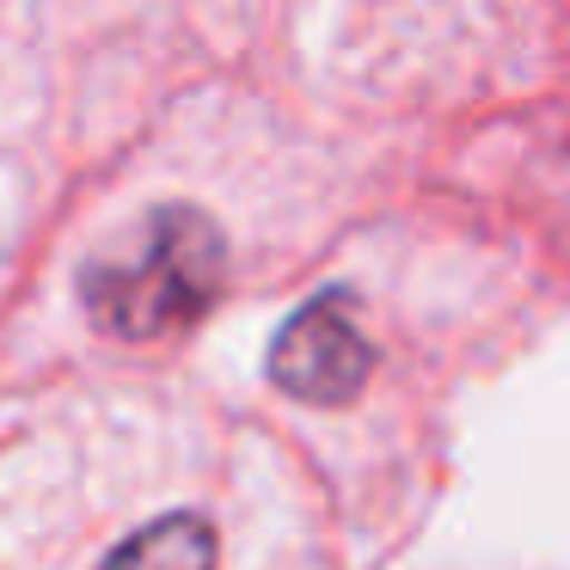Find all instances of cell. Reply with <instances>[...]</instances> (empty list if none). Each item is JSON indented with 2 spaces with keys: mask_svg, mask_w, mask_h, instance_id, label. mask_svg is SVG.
<instances>
[{
  "mask_svg": "<svg viewBox=\"0 0 570 570\" xmlns=\"http://www.w3.org/2000/svg\"><path fill=\"white\" fill-rule=\"evenodd\" d=\"M368 368L374 350L344 295L307 301L271 344V381L307 405H350L368 386Z\"/></svg>",
  "mask_w": 570,
  "mask_h": 570,
  "instance_id": "cell-2",
  "label": "cell"
},
{
  "mask_svg": "<svg viewBox=\"0 0 570 570\" xmlns=\"http://www.w3.org/2000/svg\"><path fill=\"white\" fill-rule=\"evenodd\" d=\"M99 570H215V528L178 509V515L136 528Z\"/></svg>",
  "mask_w": 570,
  "mask_h": 570,
  "instance_id": "cell-3",
  "label": "cell"
},
{
  "mask_svg": "<svg viewBox=\"0 0 570 570\" xmlns=\"http://www.w3.org/2000/svg\"><path fill=\"white\" fill-rule=\"evenodd\" d=\"M227 276V246L222 227L203 209H154L136 234H124L111 252L87 264L80 276V301H87L92 325L129 344L148 337H173L190 320L215 307Z\"/></svg>",
  "mask_w": 570,
  "mask_h": 570,
  "instance_id": "cell-1",
  "label": "cell"
}]
</instances>
